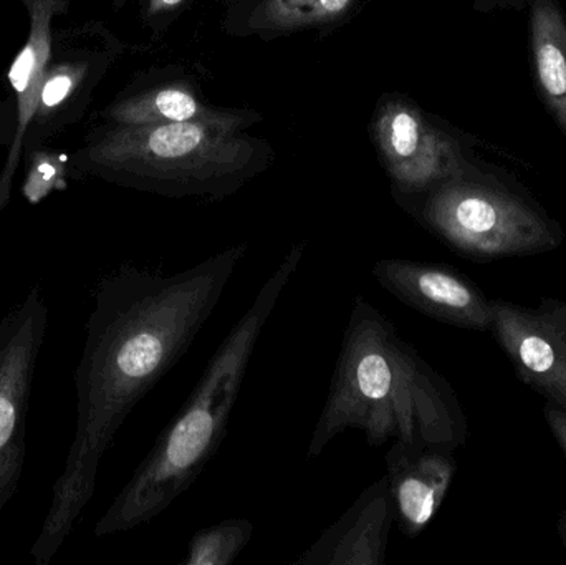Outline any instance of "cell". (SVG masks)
<instances>
[{
  "instance_id": "cell-1",
  "label": "cell",
  "mask_w": 566,
  "mask_h": 565,
  "mask_svg": "<svg viewBox=\"0 0 566 565\" xmlns=\"http://www.w3.org/2000/svg\"><path fill=\"white\" fill-rule=\"evenodd\" d=\"M244 254L234 245L172 275L123 265L98 282L75 372V431L35 541L40 553L52 556L69 540L119 428L185 357Z\"/></svg>"
},
{
  "instance_id": "cell-2",
  "label": "cell",
  "mask_w": 566,
  "mask_h": 565,
  "mask_svg": "<svg viewBox=\"0 0 566 565\" xmlns=\"http://www.w3.org/2000/svg\"><path fill=\"white\" fill-rule=\"evenodd\" d=\"M346 430L361 431L375 448L399 441L454 451L469 438L468 417L452 385L361 295L349 312L308 458L319 457Z\"/></svg>"
},
{
  "instance_id": "cell-3",
  "label": "cell",
  "mask_w": 566,
  "mask_h": 565,
  "mask_svg": "<svg viewBox=\"0 0 566 565\" xmlns=\"http://www.w3.org/2000/svg\"><path fill=\"white\" fill-rule=\"evenodd\" d=\"M303 252V245H293L283 255L251 307L209 362L185 407L161 431L148 457L96 523V537L125 533L149 523L201 477L228 435L249 362L279 299L296 274Z\"/></svg>"
},
{
  "instance_id": "cell-4",
  "label": "cell",
  "mask_w": 566,
  "mask_h": 565,
  "mask_svg": "<svg viewBox=\"0 0 566 565\" xmlns=\"http://www.w3.org/2000/svg\"><path fill=\"white\" fill-rule=\"evenodd\" d=\"M241 119L113 125L90 133L73 168L129 185H214L248 168L252 149L235 136Z\"/></svg>"
},
{
  "instance_id": "cell-5",
  "label": "cell",
  "mask_w": 566,
  "mask_h": 565,
  "mask_svg": "<svg viewBox=\"0 0 566 565\" xmlns=\"http://www.w3.org/2000/svg\"><path fill=\"white\" fill-rule=\"evenodd\" d=\"M421 221L461 258L474 262L555 251L564 229L532 199L481 179L458 178L429 192Z\"/></svg>"
},
{
  "instance_id": "cell-6",
  "label": "cell",
  "mask_w": 566,
  "mask_h": 565,
  "mask_svg": "<svg viewBox=\"0 0 566 565\" xmlns=\"http://www.w3.org/2000/svg\"><path fill=\"white\" fill-rule=\"evenodd\" d=\"M46 325L49 307L39 285L0 321V516L25 463L27 411Z\"/></svg>"
},
{
  "instance_id": "cell-7",
  "label": "cell",
  "mask_w": 566,
  "mask_h": 565,
  "mask_svg": "<svg viewBox=\"0 0 566 565\" xmlns=\"http://www.w3.org/2000/svg\"><path fill=\"white\" fill-rule=\"evenodd\" d=\"M491 332L522 384L566 411V301L525 307L492 299Z\"/></svg>"
},
{
  "instance_id": "cell-8",
  "label": "cell",
  "mask_w": 566,
  "mask_h": 565,
  "mask_svg": "<svg viewBox=\"0 0 566 565\" xmlns=\"http://www.w3.org/2000/svg\"><path fill=\"white\" fill-rule=\"evenodd\" d=\"M86 27L53 29L50 55L40 83L39 106L25 143V156L36 155L50 139L78 122L103 69V55L90 45Z\"/></svg>"
},
{
  "instance_id": "cell-9",
  "label": "cell",
  "mask_w": 566,
  "mask_h": 565,
  "mask_svg": "<svg viewBox=\"0 0 566 565\" xmlns=\"http://www.w3.org/2000/svg\"><path fill=\"white\" fill-rule=\"evenodd\" d=\"M371 272L386 292L426 317L468 331H491L492 299L451 265L391 258L376 262Z\"/></svg>"
},
{
  "instance_id": "cell-10",
  "label": "cell",
  "mask_w": 566,
  "mask_h": 565,
  "mask_svg": "<svg viewBox=\"0 0 566 565\" xmlns=\"http://www.w3.org/2000/svg\"><path fill=\"white\" fill-rule=\"evenodd\" d=\"M376 138L389 175L405 195L429 191L462 176L454 143L405 103H388L379 112Z\"/></svg>"
},
{
  "instance_id": "cell-11",
  "label": "cell",
  "mask_w": 566,
  "mask_h": 565,
  "mask_svg": "<svg viewBox=\"0 0 566 565\" xmlns=\"http://www.w3.org/2000/svg\"><path fill=\"white\" fill-rule=\"evenodd\" d=\"M29 17V35L13 59L9 83L13 92L12 142L0 168V216L12 195L17 169L25 156L27 136L39 106L40 83L52 45L53 20L69 10L72 0H17Z\"/></svg>"
},
{
  "instance_id": "cell-12",
  "label": "cell",
  "mask_w": 566,
  "mask_h": 565,
  "mask_svg": "<svg viewBox=\"0 0 566 565\" xmlns=\"http://www.w3.org/2000/svg\"><path fill=\"white\" fill-rule=\"evenodd\" d=\"M454 451L409 447L392 441L386 453V478L395 504V523L405 536L418 537L431 524L458 473Z\"/></svg>"
},
{
  "instance_id": "cell-13",
  "label": "cell",
  "mask_w": 566,
  "mask_h": 565,
  "mask_svg": "<svg viewBox=\"0 0 566 565\" xmlns=\"http://www.w3.org/2000/svg\"><path fill=\"white\" fill-rule=\"evenodd\" d=\"M395 521L388 478L382 477L366 488L342 517L293 564L385 565Z\"/></svg>"
},
{
  "instance_id": "cell-14",
  "label": "cell",
  "mask_w": 566,
  "mask_h": 565,
  "mask_svg": "<svg viewBox=\"0 0 566 565\" xmlns=\"http://www.w3.org/2000/svg\"><path fill=\"white\" fill-rule=\"evenodd\" d=\"M532 45L538 85L566 136V22L554 0H535L532 7Z\"/></svg>"
},
{
  "instance_id": "cell-15",
  "label": "cell",
  "mask_w": 566,
  "mask_h": 565,
  "mask_svg": "<svg viewBox=\"0 0 566 565\" xmlns=\"http://www.w3.org/2000/svg\"><path fill=\"white\" fill-rule=\"evenodd\" d=\"M224 116L228 115L202 105L182 86H161L138 95L126 96L109 105L105 112V118L113 125L214 122Z\"/></svg>"
},
{
  "instance_id": "cell-16",
  "label": "cell",
  "mask_w": 566,
  "mask_h": 565,
  "mask_svg": "<svg viewBox=\"0 0 566 565\" xmlns=\"http://www.w3.org/2000/svg\"><path fill=\"white\" fill-rule=\"evenodd\" d=\"M254 534L248 520H228L195 534L182 565H231L244 553Z\"/></svg>"
},
{
  "instance_id": "cell-17",
  "label": "cell",
  "mask_w": 566,
  "mask_h": 565,
  "mask_svg": "<svg viewBox=\"0 0 566 565\" xmlns=\"http://www.w3.org/2000/svg\"><path fill=\"white\" fill-rule=\"evenodd\" d=\"M353 0H264L262 23L277 30L302 29L339 19Z\"/></svg>"
},
{
  "instance_id": "cell-18",
  "label": "cell",
  "mask_w": 566,
  "mask_h": 565,
  "mask_svg": "<svg viewBox=\"0 0 566 565\" xmlns=\"http://www.w3.org/2000/svg\"><path fill=\"white\" fill-rule=\"evenodd\" d=\"M544 415L548 427H551L552 435H554L557 443L560 444L566 458V411L555 407V405L545 404Z\"/></svg>"
},
{
  "instance_id": "cell-19",
  "label": "cell",
  "mask_w": 566,
  "mask_h": 565,
  "mask_svg": "<svg viewBox=\"0 0 566 565\" xmlns=\"http://www.w3.org/2000/svg\"><path fill=\"white\" fill-rule=\"evenodd\" d=\"M13 132V103L12 100H6L0 103V151L2 148H9L12 142Z\"/></svg>"
},
{
  "instance_id": "cell-20",
  "label": "cell",
  "mask_w": 566,
  "mask_h": 565,
  "mask_svg": "<svg viewBox=\"0 0 566 565\" xmlns=\"http://www.w3.org/2000/svg\"><path fill=\"white\" fill-rule=\"evenodd\" d=\"M182 2L185 0H149V13L158 15V13L168 12V10L181 6Z\"/></svg>"
},
{
  "instance_id": "cell-21",
  "label": "cell",
  "mask_w": 566,
  "mask_h": 565,
  "mask_svg": "<svg viewBox=\"0 0 566 565\" xmlns=\"http://www.w3.org/2000/svg\"><path fill=\"white\" fill-rule=\"evenodd\" d=\"M558 534H560L562 543H564L566 547V508L564 513L560 514V517H558Z\"/></svg>"
}]
</instances>
